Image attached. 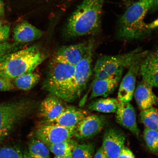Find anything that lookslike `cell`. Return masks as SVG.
Masks as SVG:
<instances>
[{
  "mask_svg": "<svg viewBox=\"0 0 158 158\" xmlns=\"http://www.w3.org/2000/svg\"><path fill=\"white\" fill-rule=\"evenodd\" d=\"M105 0H82L71 14L63 32L68 38L94 35L100 31Z\"/></svg>",
  "mask_w": 158,
  "mask_h": 158,
  "instance_id": "6da1fadb",
  "label": "cell"
},
{
  "mask_svg": "<svg viewBox=\"0 0 158 158\" xmlns=\"http://www.w3.org/2000/svg\"><path fill=\"white\" fill-rule=\"evenodd\" d=\"M47 56V53L37 45L2 55L0 56V76L12 80L33 72Z\"/></svg>",
  "mask_w": 158,
  "mask_h": 158,
  "instance_id": "7a4b0ae2",
  "label": "cell"
},
{
  "mask_svg": "<svg viewBox=\"0 0 158 158\" xmlns=\"http://www.w3.org/2000/svg\"><path fill=\"white\" fill-rule=\"evenodd\" d=\"M74 70L75 66L52 59L43 84L44 89L65 102H72L78 99L75 83Z\"/></svg>",
  "mask_w": 158,
  "mask_h": 158,
  "instance_id": "3957f363",
  "label": "cell"
},
{
  "mask_svg": "<svg viewBox=\"0 0 158 158\" xmlns=\"http://www.w3.org/2000/svg\"><path fill=\"white\" fill-rule=\"evenodd\" d=\"M148 0H139L128 8L119 21L118 35L123 40L143 38L151 32L144 19L149 12Z\"/></svg>",
  "mask_w": 158,
  "mask_h": 158,
  "instance_id": "277c9868",
  "label": "cell"
},
{
  "mask_svg": "<svg viewBox=\"0 0 158 158\" xmlns=\"http://www.w3.org/2000/svg\"><path fill=\"white\" fill-rule=\"evenodd\" d=\"M149 52V51H143L138 47L126 54L100 57L97 60L94 69L93 81L111 76L122 69L129 68L136 60L145 57Z\"/></svg>",
  "mask_w": 158,
  "mask_h": 158,
  "instance_id": "5b68a950",
  "label": "cell"
},
{
  "mask_svg": "<svg viewBox=\"0 0 158 158\" xmlns=\"http://www.w3.org/2000/svg\"><path fill=\"white\" fill-rule=\"evenodd\" d=\"M32 109V103L27 100L0 104V143Z\"/></svg>",
  "mask_w": 158,
  "mask_h": 158,
  "instance_id": "8992f818",
  "label": "cell"
},
{
  "mask_svg": "<svg viewBox=\"0 0 158 158\" xmlns=\"http://www.w3.org/2000/svg\"><path fill=\"white\" fill-rule=\"evenodd\" d=\"M94 48V41L90 40L89 41L88 47L83 58L75 66V83L79 98L85 90L92 76Z\"/></svg>",
  "mask_w": 158,
  "mask_h": 158,
  "instance_id": "52a82bcc",
  "label": "cell"
},
{
  "mask_svg": "<svg viewBox=\"0 0 158 158\" xmlns=\"http://www.w3.org/2000/svg\"><path fill=\"white\" fill-rule=\"evenodd\" d=\"M74 129L42 123L35 130V137L46 145H51L70 140L73 136Z\"/></svg>",
  "mask_w": 158,
  "mask_h": 158,
  "instance_id": "ba28073f",
  "label": "cell"
},
{
  "mask_svg": "<svg viewBox=\"0 0 158 158\" xmlns=\"http://www.w3.org/2000/svg\"><path fill=\"white\" fill-rule=\"evenodd\" d=\"M106 121V116L102 114L86 115L75 127L73 136L81 140L94 137L103 129Z\"/></svg>",
  "mask_w": 158,
  "mask_h": 158,
  "instance_id": "9c48e42d",
  "label": "cell"
},
{
  "mask_svg": "<svg viewBox=\"0 0 158 158\" xmlns=\"http://www.w3.org/2000/svg\"><path fill=\"white\" fill-rule=\"evenodd\" d=\"M145 57L138 59L129 67L127 74L122 79L118 89V102H130L133 98L135 90L136 79L142 63Z\"/></svg>",
  "mask_w": 158,
  "mask_h": 158,
  "instance_id": "30bf717a",
  "label": "cell"
},
{
  "mask_svg": "<svg viewBox=\"0 0 158 158\" xmlns=\"http://www.w3.org/2000/svg\"><path fill=\"white\" fill-rule=\"evenodd\" d=\"M88 45L89 41L62 46L55 53L52 59L75 66L83 58Z\"/></svg>",
  "mask_w": 158,
  "mask_h": 158,
  "instance_id": "8fae6325",
  "label": "cell"
},
{
  "mask_svg": "<svg viewBox=\"0 0 158 158\" xmlns=\"http://www.w3.org/2000/svg\"><path fill=\"white\" fill-rule=\"evenodd\" d=\"M126 139L125 134L119 130L111 128L106 130L102 147L107 158H118Z\"/></svg>",
  "mask_w": 158,
  "mask_h": 158,
  "instance_id": "7c38bea8",
  "label": "cell"
},
{
  "mask_svg": "<svg viewBox=\"0 0 158 158\" xmlns=\"http://www.w3.org/2000/svg\"><path fill=\"white\" fill-rule=\"evenodd\" d=\"M123 70L122 69L111 76L93 81L90 99L100 96L106 98L112 94L119 83Z\"/></svg>",
  "mask_w": 158,
  "mask_h": 158,
  "instance_id": "4fadbf2b",
  "label": "cell"
},
{
  "mask_svg": "<svg viewBox=\"0 0 158 158\" xmlns=\"http://www.w3.org/2000/svg\"><path fill=\"white\" fill-rule=\"evenodd\" d=\"M117 123L136 136L139 135L140 130L136 121V114L130 102H119L115 112Z\"/></svg>",
  "mask_w": 158,
  "mask_h": 158,
  "instance_id": "5bb4252c",
  "label": "cell"
},
{
  "mask_svg": "<svg viewBox=\"0 0 158 158\" xmlns=\"http://www.w3.org/2000/svg\"><path fill=\"white\" fill-rule=\"evenodd\" d=\"M85 110L72 106H66L58 117L43 123L56 124L69 128H74L79 122L87 115Z\"/></svg>",
  "mask_w": 158,
  "mask_h": 158,
  "instance_id": "9a60e30c",
  "label": "cell"
},
{
  "mask_svg": "<svg viewBox=\"0 0 158 158\" xmlns=\"http://www.w3.org/2000/svg\"><path fill=\"white\" fill-rule=\"evenodd\" d=\"M139 72L143 80L158 88V49L148 53L142 63Z\"/></svg>",
  "mask_w": 158,
  "mask_h": 158,
  "instance_id": "2e32d148",
  "label": "cell"
},
{
  "mask_svg": "<svg viewBox=\"0 0 158 158\" xmlns=\"http://www.w3.org/2000/svg\"><path fill=\"white\" fill-rule=\"evenodd\" d=\"M44 34V31L26 21L19 23L13 31L15 42L21 44L40 39Z\"/></svg>",
  "mask_w": 158,
  "mask_h": 158,
  "instance_id": "e0dca14e",
  "label": "cell"
},
{
  "mask_svg": "<svg viewBox=\"0 0 158 158\" xmlns=\"http://www.w3.org/2000/svg\"><path fill=\"white\" fill-rule=\"evenodd\" d=\"M152 88V86L143 80L138 83L136 88L134 98L141 111L153 107L158 103V98L154 93Z\"/></svg>",
  "mask_w": 158,
  "mask_h": 158,
  "instance_id": "ac0fdd59",
  "label": "cell"
},
{
  "mask_svg": "<svg viewBox=\"0 0 158 158\" xmlns=\"http://www.w3.org/2000/svg\"><path fill=\"white\" fill-rule=\"evenodd\" d=\"M66 106L62 100L51 95L41 102L39 108V115L44 121L48 122L58 117Z\"/></svg>",
  "mask_w": 158,
  "mask_h": 158,
  "instance_id": "d6986e66",
  "label": "cell"
},
{
  "mask_svg": "<svg viewBox=\"0 0 158 158\" xmlns=\"http://www.w3.org/2000/svg\"><path fill=\"white\" fill-rule=\"evenodd\" d=\"M119 102L115 98H103L93 100L88 109L103 113H115Z\"/></svg>",
  "mask_w": 158,
  "mask_h": 158,
  "instance_id": "ffe728a7",
  "label": "cell"
},
{
  "mask_svg": "<svg viewBox=\"0 0 158 158\" xmlns=\"http://www.w3.org/2000/svg\"><path fill=\"white\" fill-rule=\"evenodd\" d=\"M15 88L20 90L28 91L34 87L40 80L39 74L34 72L26 73L14 79Z\"/></svg>",
  "mask_w": 158,
  "mask_h": 158,
  "instance_id": "44dd1931",
  "label": "cell"
},
{
  "mask_svg": "<svg viewBox=\"0 0 158 158\" xmlns=\"http://www.w3.org/2000/svg\"><path fill=\"white\" fill-rule=\"evenodd\" d=\"M50 151L45 143L34 137L30 139L28 153L33 158H51Z\"/></svg>",
  "mask_w": 158,
  "mask_h": 158,
  "instance_id": "7402d4cb",
  "label": "cell"
},
{
  "mask_svg": "<svg viewBox=\"0 0 158 158\" xmlns=\"http://www.w3.org/2000/svg\"><path fill=\"white\" fill-rule=\"evenodd\" d=\"M139 120L145 127L158 131V111L152 107L142 110L139 114Z\"/></svg>",
  "mask_w": 158,
  "mask_h": 158,
  "instance_id": "603a6c76",
  "label": "cell"
},
{
  "mask_svg": "<svg viewBox=\"0 0 158 158\" xmlns=\"http://www.w3.org/2000/svg\"><path fill=\"white\" fill-rule=\"evenodd\" d=\"M72 158H92L94 147L91 143L80 144L72 140Z\"/></svg>",
  "mask_w": 158,
  "mask_h": 158,
  "instance_id": "cb8c5ba5",
  "label": "cell"
},
{
  "mask_svg": "<svg viewBox=\"0 0 158 158\" xmlns=\"http://www.w3.org/2000/svg\"><path fill=\"white\" fill-rule=\"evenodd\" d=\"M49 151L55 156L68 157L72 156L73 144L72 140L46 145Z\"/></svg>",
  "mask_w": 158,
  "mask_h": 158,
  "instance_id": "d4e9b609",
  "label": "cell"
},
{
  "mask_svg": "<svg viewBox=\"0 0 158 158\" xmlns=\"http://www.w3.org/2000/svg\"><path fill=\"white\" fill-rule=\"evenodd\" d=\"M143 138L150 151L154 152L158 151V131L145 127Z\"/></svg>",
  "mask_w": 158,
  "mask_h": 158,
  "instance_id": "484cf974",
  "label": "cell"
},
{
  "mask_svg": "<svg viewBox=\"0 0 158 158\" xmlns=\"http://www.w3.org/2000/svg\"><path fill=\"white\" fill-rule=\"evenodd\" d=\"M0 158H23V155L18 148L5 147L0 148Z\"/></svg>",
  "mask_w": 158,
  "mask_h": 158,
  "instance_id": "4316f807",
  "label": "cell"
},
{
  "mask_svg": "<svg viewBox=\"0 0 158 158\" xmlns=\"http://www.w3.org/2000/svg\"><path fill=\"white\" fill-rule=\"evenodd\" d=\"M16 43H11L5 42L0 44V56L3 55L17 51L19 48V45Z\"/></svg>",
  "mask_w": 158,
  "mask_h": 158,
  "instance_id": "83f0119b",
  "label": "cell"
},
{
  "mask_svg": "<svg viewBox=\"0 0 158 158\" xmlns=\"http://www.w3.org/2000/svg\"><path fill=\"white\" fill-rule=\"evenodd\" d=\"M15 88L12 80L0 76V91H9Z\"/></svg>",
  "mask_w": 158,
  "mask_h": 158,
  "instance_id": "f1b7e54d",
  "label": "cell"
},
{
  "mask_svg": "<svg viewBox=\"0 0 158 158\" xmlns=\"http://www.w3.org/2000/svg\"><path fill=\"white\" fill-rule=\"evenodd\" d=\"M10 25L5 24L0 28V44L6 42L9 39Z\"/></svg>",
  "mask_w": 158,
  "mask_h": 158,
  "instance_id": "f546056e",
  "label": "cell"
},
{
  "mask_svg": "<svg viewBox=\"0 0 158 158\" xmlns=\"http://www.w3.org/2000/svg\"><path fill=\"white\" fill-rule=\"evenodd\" d=\"M118 158H135L132 151L128 148L123 146Z\"/></svg>",
  "mask_w": 158,
  "mask_h": 158,
  "instance_id": "4dcf8cb0",
  "label": "cell"
},
{
  "mask_svg": "<svg viewBox=\"0 0 158 158\" xmlns=\"http://www.w3.org/2000/svg\"><path fill=\"white\" fill-rule=\"evenodd\" d=\"M149 3V12L151 13L158 11V0H148Z\"/></svg>",
  "mask_w": 158,
  "mask_h": 158,
  "instance_id": "1f68e13d",
  "label": "cell"
},
{
  "mask_svg": "<svg viewBox=\"0 0 158 158\" xmlns=\"http://www.w3.org/2000/svg\"><path fill=\"white\" fill-rule=\"evenodd\" d=\"M93 158H107L105 153L102 147L98 150L94 155Z\"/></svg>",
  "mask_w": 158,
  "mask_h": 158,
  "instance_id": "d6a6232c",
  "label": "cell"
},
{
  "mask_svg": "<svg viewBox=\"0 0 158 158\" xmlns=\"http://www.w3.org/2000/svg\"><path fill=\"white\" fill-rule=\"evenodd\" d=\"M147 27L151 30L158 28V18L152 23L147 24Z\"/></svg>",
  "mask_w": 158,
  "mask_h": 158,
  "instance_id": "836d02e7",
  "label": "cell"
},
{
  "mask_svg": "<svg viewBox=\"0 0 158 158\" xmlns=\"http://www.w3.org/2000/svg\"><path fill=\"white\" fill-rule=\"evenodd\" d=\"M5 15L4 5L3 0H0V19H3Z\"/></svg>",
  "mask_w": 158,
  "mask_h": 158,
  "instance_id": "e575fe53",
  "label": "cell"
},
{
  "mask_svg": "<svg viewBox=\"0 0 158 158\" xmlns=\"http://www.w3.org/2000/svg\"><path fill=\"white\" fill-rule=\"evenodd\" d=\"M23 158H33L31 156H30L29 155L28 152H25L24 155H23Z\"/></svg>",
  "mask_w": 158,
  "mask_h": 158,
  "instance_id": "d590c367",
  "label": "cell"
},
{
  "mask_svg": "<svg viewBox=\"0 0 158 158\" xmlns=\"http://www.w3.org/2000/svg\"><path fill=\"white\" fill-rule=\"evenodd\" d=\"M4 23L3 19H0V28L4 25H5Z\"/></svg>",
  "mask_w": 158,
  "mask_h": 158,
  "instance_id": "8d00e7d4",
  "label": "cell"
},
{
  "mask_svg": "<svg viewBox=\"0 0 158 158\" xmlns=\"http://www.w3.org/2000/svg\"><path fill=\"white\" fill-rule=\"evenodd\" d=\"M54 158H72V156H70L68 157H60L57 156H55Z\"/></svg>",
  "mask_w": 158,
  "mask_h": 158,
  "instance_id": "74e56055",
  "label": "cell"
},
{
  "mask_svg": "<svg viewBox=\"0 0 158 158\" xmlns=\"http://www.w3.org/2000/svg\"></svg>",
  "mask_w": 158,
  "mask_h": 158,
  "instance_id": "f35d334b",
  "label": "cell"
}]
</instances>
